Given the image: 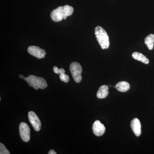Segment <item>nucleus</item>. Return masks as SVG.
Returning a JSON list of instances; mask_svg holds the SVG:
<instances>
[{"label": "nucleus", "instance_id": "nucleus-1", "mask_svg": "<svg viewBox=\"0 0 154 154\" xmlns=\"http://www.w3.org/2000/svg\"><path fill=\"white\" fill-rule=\"evenodd\" d=\"M74 9L72 6L65 5L59 7L51 11L50 17L53 21L59 22L63 19H66L67 17L70 16L73 13Z\"/></svg>", "mask_w": 154, "mask_h": 154}, {"label": "nucleus", "instance_id": "nucleus-2", "mask_svg": "<svg viewBox=\"0 0 154 154\" xmlns=\"http://www.w3.org/2000/svg\"><path fill=\"white\" fill-rule=\"evenodd\" d=\"M95 34L101 48L102 49L108 48L110 45V41L109 36L105 30L101 26H97L95 28Z\"/></svg>", "mask_w": 154, "mask_h": 154}, {"label": "nucleus", "instance_id": "nucleus-3", "mask_svg": "<svg viewBox=\"0 0 154 154\" xmlns=\"http://www.w3.org/2000/svg\"><path fill=\"white\" fill-rule=\"evenodd\" d=\"M27 82L28 85L35 90L44 89L47 87L46 80L42 77L30 75L27 77Z\"/></svg>", "mask_w": 154, "mask_h": 154}, {"label": "nucleus", "instance_id": "nucleus-4", "mask_svg": "<svg viewBox=\"0 0 154 154\" xmlns=\"http://www.w3.org/2000/svg\"><path fill=\"white\" fill-rule=\"evenodd\" d=\"M70 70L73 79L75 82L79 83L82 80V66L79 63H72L70 66Z\"/></svg>", "mask_w": 154, "mask_h": 154}, {"label": "nucleus", "instance_id": "nucleus-5", "mask_svg": "<svg viewBox=\"0 0 154 154\" xmlns=\"http://www.w3.org/2000/svg\"><path fill=\"white\" fill-rule=\"evenodd\" d=\"M20 137L23 141L28 142L30 140V128L25 122H22L19 125Z\"/></svg>", "mask_w": 154, "mask_h": 154}, {"label": "nucleus", "instance_id": "nucleus-6", "mask_svg": "<svg viewBox=\"0 0 154 154\" xmlns=\"http://www.w3.org/2000/svg\"><path fill=\"white\" fill-rule=\"evenodd\" d=\"M28 119L33 128L36 131H40L41 123L38 116L33 111H30L28 114Z\"/></svg>", "mask_w": 154, "mask_h": 154}, {"label": "nucleus", "instance_id": "nucleus-7", "mask_svg": "<svg viewBox=\"0 0 154 154\" xmlns=\"http://www.w3.org/2000/svg\"><path fill=\"white\" fill-rule=\"evenodd\" d=\"M28 51L30 55L33 56L38 59L43 58L46 55L45 50L42 49L38 46H30L28 48Z\"/></svg>", "mask_w": 154, "mask_h": 154}, {"label": "nucleus", "instance_id": "nucleus-8", "mask_svg": "<svg viewBox=\"0 0 154 154\" xmlns=\"http://www.w3.org/2000/svg\"><path fill=\"white\" fill-rule=\"evenodd\" d=\"M93 132L96 136H102L105 131V127L99 120H96L94 122L92 127Z\"/></svg>", "mask_w": 154, "mask_h": 154}, {"label": "nucleus", "instance_id": "nucleus-9", "mask_svg": "<svg viewBox=\"0 0 154 154\" xmlns=\"http://www.w3.org/2000/svg\"><path fill=\"white\" fill-rule=\"evenodd\" d=\"M131 126L133 132L137 137H139L141 134L140 121L137 118H134L131 122Z\"/></svg>", "mask_w": 154, "mask_h": 154}, {"label": "nucleus", "instance_id": "nucleus-10", "mask_svg": "<svg viewBox=\"0 0 154 154\" xmlns=\"http://www.w3.org/2000/svg\"><path fill=\"white\" fill-rule=\"evenodd\" d=\"M109 88L108 86L104 85L101 86L97 93V98L100 99L106 98L109 94Z\"/></svg>", "mask_w": 154, "mask_h": 154}, {"label": "nucleus", "instance_id": "nucleus-11", "mask_svg": "<svg viewBox=\"0 0 154 154\" xmlns=\"http://www.w3.org/2000/svg\"><path fill=\"white\" fill-rule=\"evenodd\" d=\"M116 90H118L119 92L125 93L129 90L130 86L129 83L125 81L119 82L116 84L115 87Z\"/></svg>", "mask_w": 154, "mask_h": 154}, {"label": "nucleus", "instance_id": "nucleus-12", "mask_svg": "<svg viewBox=\"0 0 154 154\" xmlns=\"http://www.w3.org/2000/svg\"><path fill=\"white\" fill-rule=\"evenodd\" d=\"M132 57L136 60L139 61L143 63L148 64L149 63V60L145 56L141 53L134 52L132 54Z\"/></svg>", "mask_w": 154, "mask_h": 154}, {"label": "nucleus", "instance_id": "nucleus-13", "mask_svg": "<svg viewBox=\"0 0 154 154\" xmlns=\"http://www.w3.org/2000/svg\"><path fill=\"white\" fill-rule=\"evenodd\" d=\"M154 43V34H149L145 38V44L147 45L150 50H152L153 49Z\"/></svg>", "mask_w": 154, "mask_h": 154}, {"label": "nucleus", "instance_id": "nucleus-14", "mask_svg": "<svg viewBox=\"0 0 154 154\" xmlns=\"http://www.w3.org/2000/svg\"><path fill=\"white\" fill-rule=\"evenodd\" d=\"M60 78L61 81L65 83L68 82L69 81V78L68 75L65 74V73L60 74Z\"/></svg>", "mask_w": 154, "mask_h": 154}, {"label": "nucleus", "instance_id": "nucleus-15", "mask_svg": "<svg viewBox=\"0 0 154 154\" xmlns=\"http://www.w3.org/2000/svg\"><path fill=\"white\" fill-rule=\"evenodd\" d=\"M0 154H10V152L7 149L3 143H0Z\"/></svg>", "mask_w": 154, "mask_h": 154}, {"label": "nucleus", "instance_id": "nucleus-16", "mask_svg": "<svg viewBox=\"0 0 154 154\" xmlns=\"http://www.w3.org/2000/svg\"><path fill=\"white\" fill-rule=\"evenodd\" d=\"M53 70L54 72L55 73L57 74H60L59 69L56 66H54Z\"/></svg>", "mask_w": 154, "mask_h": 154}, {"label": "nucleus", "instance_id": "nucleus-17", "mask_svg": "<svg viewBox=\"0 0 154 154\" xmlns=\"http://www.w3.org/2000/svg\"><path fill=\"white\" fill-rule=\"evenodd\" d=\"M59 71L60 74L65 73V70L63 68H61L59 69Z\"/></svg>", "mask_w": 154, "mask_h": 154}, {"label": "nucleus", "instance_id": "nucleus-18", "mask_svg": "<svg viewBox=\"0 0 154 154\" xmlns=\"http://www.w3.org/2000/svg\"><path fill=\"white\" fill-rule=\"evenodd\" d=\"M48 154H57V153L54 150H51L49 151Z\"/></svg>", "mask_w": 154, "mask_h": 154}, {"label": "nucleus", "instance_id": "nucleus-19", "mask_svg": "<svg viewBox=\"0 0 154 154\" xmlns=\"http://www.w3.org/2000/svg\"><path fill=\"white\" fill-rule=\"evenodd\" d=\"M19 77L20 79H23V78H24V76L22 75H19Z\"/></svg>", "mask_w": 154, "mask_h": 154}, {"label": "nucleus", "instance_id": "nucleus-20", "mask_svg": "<svg viewBox=\"0 0 154 154\" xmlns=\"http://www.w3.org/2000/svg\"><path fill=\"white\" fill-rule=\"evenodd\" d=\"M23 79H24V81H26V82H27V78H26V77H24Z\"/></svg>", "mask_w": 154, "mask_h": 154}]
</instances>
